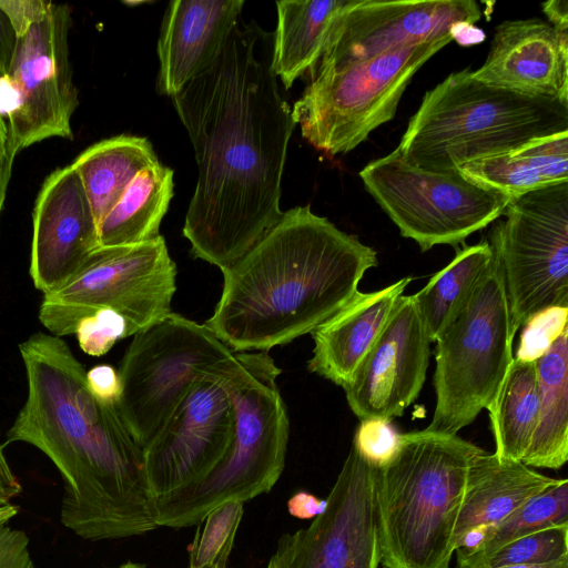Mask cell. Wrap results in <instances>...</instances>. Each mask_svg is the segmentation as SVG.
Returning <instances> with one entry per match:
<instances>
[{
  "instance_id": "obj_24",
  "label": "cell",
  "mask_w": 568,
  "mask_h": 568,
  "mask_svg": "<svg viewBox=\"0 0 568 568\" xmlns=\"http://www.w3.org/2000/svg\"><path fill=\"white\" fill-rule=\"evenodd\" d=\"M351 0L276 2L271 68L285 90L310 71L321 57L328 31Z\"/></svg>"
},
{
  "instance_id": "obj_28",
  "label": "cell",
  "mask_w": 568,
  "mask_h": 568,
  "mask_svg": "<svg viewBox=\"0 0 568 568\" xmlns=\"http://www.w3.org/2000/svg\"><path fill=\"white\" fill-rule=\"evenodd\" d=\"M538 407L536 363L514 358L495 400L487 409L497 457L521 462L536 428Z\"/></svg>"
},
{
  "instance_id": "obj_15",
  "label": "cell",
  "mask_w": 568,
  "mask_h": 568,
  "mask_svg": "<svg viewBox=\"0 0 568 568\" xmlns=\"http://www.w3.org/2000/svg\"><path fill=\"white\" fill-rule=\"evenodd\" d=\"M375 471L352 445L324 511L282 535L266 568H378Z\"/></svg>"
},
{
  "instance_id": "obj_7",
  "label": "cell",
  "mask_w": 568,
  "mask_h": 568,
  "mask_svg": "<svg viewBox=\"0 0 568 568\" xmlns=\"http://www.w3.org/2000/svg\"><path fill=\"white\" fill-rule=\"evenodd\" d=\"M500 265L491 262L443 325L436 343L432 430L457 434L495 400L514 361Z\"/></svg>"
},
{
  "instance_id": "obj_10",
  "label": "cell",
  "mask_w": 568,
  "mask_h": 568,
  "mask_svg": "<svg viewBox=\"0 0 568 568\" xmlns=\"http://www.w3.org/2000/svg\"><path fill=\"white\" fill-rule=\"evenodd\" d=\"M234 352L205 325L171 313L138 332L119 367L118 412L143 448L193 384Z\"/></svg>"
},
{
  "instance_id": "obj_27",
  "label": "cell",
  "mask_w": 568,
  "mask_h": 568,
  "mask_svg": "<svg viewBox=\"0 0 568 568\" xmlns=\"http://www.w3.org/2000/svg\"><path fill=\"white\" fill-rule=\"evenodd\" d=\"M174 171L160 161L145 168L99 224L100 247L142 243L160 235L174 193Z\"/></svg>"
},
{
  "instance_id": "obj_1",
  "label": "cell",
  "mask_w": 568,
  "mask_h": 568,
  "mask_svg": "<svg viewBox=\"0 0 568 568\" xmlns=\"http://www.w3.org/2000/svg\"><path fill=\"white\" fill-rule=\"evenodd\" d=\"M273 34L241 18L215 63L171 97L197 179L184 225L191 253L226 270L281 220L295 128L271 68Z\"/></svg>"
},
{
  "instance_id": "obj_39",
  "label": "cell",
  "mask_w": 568,
  "mask_h": 568,
  "mask_svg": "<svg viewBox=\"0 0 568 568\" xmlns=\"http://www.w3.org/2000/svg\"><path fill=\"white\" fill-rule=\"evenodd\" d=\"M325 507L326 499H321L305 490L297 491L287 500L290 515L298 519H314L324 511Z\"/></svg>"
},
{
  "instance_id": "obj_43",
  "label": "cell",
  "mask_w": 568,
  "mask_h": 568,
  "mask_svg": "<svg viewBox=\"0 0 568 568\" xmlns=\"http://www.w3.org/2000/svg\"><path fill=\"white\" fill-rule=\"evenodd\" d=\"M498 568H568V555L546 562L518 564Z\"/></svg>"
},
{
  "instance_id": "obj_30",
  "label": "cell",
  "mask_w": 568,
  "mask_h": 568,
  "mask_svg": "<svg viewBox=\"0 0 568 568\" xmlns=\"http://www.w3.org/2000/svg\"><path fill=\"white\" fill-rule=\"evenodd\" d=\"M568 524V480L557 481L500 521L484 526L480 541L456 551L457 566L486 556L529 534Z\"/></svg>"
},
{
  "instance_id": "obj_35",
  "label": "cell",
  "mask_w": 568,
  "mask_h": 568,
  "mask_svg": "<svg viewBox=\"0 0 568 568\" xmlns=\"http://www.w3.org/2000/svg\"><path fill=\"white\" fill-rule=\"evenodd\" d=\"M74 335L81 349L91 356L106 354L119 339L130 336L124 317L111 308L82 318Z\"/></svg>"
},
{
  "instance_id": "obj_20",
  "label": "cell",
  "mask_w": 568,
  "mask_h": 568,
  "mask_svg": "<svg viewBox=\"0 0 568 568\" xmlns=\"http://www.w3.org/2000/svg\"><path fill=\"white\" fill-rule=\"evenodd\" d=\"M243 0H175L162 19L156 91L173 97L217 60L237 24Z\"/></svg>"
},
{
  "instance_id": "obj_5",
  "label": "cell",
  "mask_w": 568,
  "mask_h": 568,
  "mask_svg": "<svg viewBox=\"0 0 568 568\" xmlns=\"http://www.w3.org/2000/svg\"><path fill=\"white\" fill-rule=\"evenodd\" d=\"M562 132L568 102L489 85L465 69L424 94L396 150L420 169L453 172Z\"/></svg>"
},
{
  "instance_id": "obj_18",
  "label": "cell",
  "mask_w": 568,
  "mask_h": 568,
  "mask_svg": "<svg viewBox=\"0 0 568 568\" xmlns=\"http://www.w3.org/2000/svg\"><path fill=\"white\" fill-rule=\"evenodd\" d=\"M100 247L98 223L72 165L43 182L32 213L30 276L38 291H57Z\"/></svg>"
},
{
  "instance_id": "obj_38",
  "label": "cell",
  "mask_w": 568,
  "mask_h": 568,
  "mask_svg": "<svg viewBox=\"0 0 568 568\" xmlns=\"http://www.w3.org/2000/svg\"><path fill=\"white\" fill-rule=\"evenodd\" d=\"M87 382L92 394L102 402L116 404L121 394V381L118 371L102 364L87 371Z\"/></svg>"
},
{
  "instance_id": "obj_2",
  "label": "cell",
  "mask_w": 568,
  "mask_h": 568,
  "mask_svg": "<svg viewBox=\"0 0 568 568\" xmlns=\"http://www.w3.org/2000/svg\"><path fill=\"white\" fill-rule=\"evenodd\" d=\"M28 396L6 444L41 450L63 479L60 521L87 540L119 539L158 528L143 448L116 405L97 398L69 345L34 333L19 345Z\"/></svg>"
},
{
  "instance_id": "obj_22",
  "label": "cell",
  "mask_w": 568,
  "mask_h": 568,
  "mask_svg": "<svg viewBox=\"0 0 568 568\" xmlns=\"http://www.w3.org/2000/svg\"><path fill=\"white\" fill-rule=\"evenodd\" d=\"M556 481L521 462L499 458L485 450L477 455L468 470L455 529V549L471 529L500 521Z\"/></svg>"
},
{
  "instance_id": "obj_9",
  "label": "cell",
  "mask_w": 568,
  "mask_h": 568,
  "mask_svg": "<svg viewBox=\"0 0 568 568\" xmlns=\"http://www.w3.org/2000/svg\"><path fill=\"white\" fill-rule=\"evenodd\" d=\"M176 265L162 235L142 243L99 247L63 286L43 295L39 320L52 335H74L101 308L124 317L134 335L172 313Z\"/></svg>"
},
{
  "instance_id": "obj_31",
  "label": "cell",
  "mask_w": 568,
  "mask_h": 568,
  "mask_svg": "<svg viewBox=\"0 0 568 568\" xmlns=\"http://www.w3.org/2000/svg\"><path fill=\"white\" fill-rule=\"evenodd\" d=\"M243 511L244 503L231 500L207 514L190 548L187 568H226Z\"/></svg>"
},
{
  "instance_id": "obj_40",
  "label": "cell",
  "mask_w": 568,
  "mask_h": 568,
  "mask_svg": "<svg viewBox=\"0 0 568 568\" xmlns=\"http://www.w3.org/2000/svg\"><path fill=\"white\" fill-rule=\"evenodd\" d=\"M21 491L22 486L9 466L3 453V446L0 445V501L11 503Z\"/></svg>"
},
{
  "instance_id": "obj_41",
  "label": "cell",
  "mask_w": 568,
  "mask_h": 568,
  "mask_svg": "<svg viewBox=\"0 0 568 568\" xmlns=\"http://www.w3.org/2000/svg\"><path fill=\"white\" fill-rule=\"evenodd\" d=\"M541 10L548 22L562 32H568V1L550 0L541 3Z\"/></svg>"
},
{
  "instance_id": "obj_23",
  "label": "cell",
  "mask_w": 568,
  "mask_h": 568,
  "mask_svg": "<svg viewBox=\"0 0 568 568\" xmlns=\"http://www.w3.org/2000/svg\"><path fill=\"white\" fill-rule=\"evenodd\" d=\"M458 172L510 199L568 182V132L540 138L510 152L471 161Z\"/></svg>"
},
{
  "instance_id": "obj_45",
  "label": "cell",
  "mask_w": 568,
  "mask_h": 568,
  "mask_svg": "<svg viewBox=\"0 0 568 568\" xmlns=\"http://www.w3.org/2000/svg\"><path fill=\"white\" fill-rule=\"evenodd\" d=\"M118 568H146V567L139 562L128 561V562L119 566Z\"/></svg>"
},
{
  "instance_id": "obj_34",
  "label": "cell",
  "mask_w": 568,
  "mask_h": 568,
  "mask_svg": "<svg viewBox=\"0 0 568 568\" xmlns=\"http://www.w3.org/2000/svg\"><path fill=\"white\" fill-rule=\"evenodd\" d=\"M50 1L0 0V77L8 75L19 40Z\"/></svg>"
},
{
  "instance_id": "obj_19",
  "label": "cell",
  "mask_w": 568,
  "mask_h": 568,
  "mask_svg": "<svg viewBox=\"0 0 568 568\" xmlns=\"http://www.w3.org/2000/svg\"><path fill=\"white\" fill-rule=\"evenodd\" d=\"M471 74L489 85L568 102V32L540 18L506 20Z\"/></svg>"
},
{
  "instance_id": "obj_21",
  "label": "cell",
  "mask_w": 568,
  "mask_h": 568,
  "mask_svg": "<svg viewBox=\"0 0 568 568\" xmlns=\"http://www.w3.org/2000/svg\"><path fill=\"white\" fill-rule=\"evenodd\" d=\"M412 277L355 296L312 332L307 369L344 387L383 332Z\"/></svg>"
},
{
  "instance_id": "obj_29",
  "label": "cell",
  "mask_w": 568,
  "mask_h": 568,
  "mask_svg": "<svg viewBox=\"0 0 568 568\" xmlns=\"http://www.w3.org/2000/svg\"><path fill=\"white\" fill-rule=\"evenodd\" d=\"M491 258L493 251L487 241L466 246L447 266L434 274L420 291L413 294L430 342H434Z\"/></svg>"
},
{
  "instance_id": "obj_14",
  "label": "cell",
  "mask_w": 568,
  "mask_h": 568,
  "mask_svg": "<svg viewBox=\"0 0 568 568\" xmlns=\"http://www.w3.org/2000/svg\"><path fill=\"white\" fill-rule=\"evenodd\" d=\"M481 17L474 0H351L335 18L312 69L335 68L444 38L473 45L485 39L475 26Z\"/></svg>"
},
{
  "instance_id": "obj_13",
  "label": "cell",
  "mask_w": 568,
  "mask_h": 568,
  "mask_svg": "<svg viewBox=\"0 0 568 568\" xmlns=\"http://www.w3.org/2000/svg\"><path fill=\"white\" fill-rule=\"evenodd\" d=\"M71 8L50 2L19 40L8 78L16 94L9 146L17 153L49 138L72 139L79 105L70 61Z\"/></svg>"
},
{
  "instance_id": "obj_16",
  "label": "cell",
  "mask_w": 568,
  "mask_h": 568,
  "mask_svg": "<svg viewBox=\"0 0 568 568\" xmlns=\"http://www.w3.org/2000/svg\"><path fill=\"white\" fill-rule=\"evenodd\" d=\"M220 368L193 384L143 446L146 479L154 500L203 480L231 446L235 416L217 376Z\"/></svg>"
},
{
  "instance_id": "obj_8",
  "label": "cell",
  "mask_w": 568,
  "mask_h": 568,
  "mask_svg": "<svg viewBox=\"0 0 568 568\" xmlns=\"http://www.w3.org/2000/svg\"><path fill=\"white\" fill-rule=\"evenodd\" d=\"M450 41L397 47L366 60L310 70L311 80L292 106L302 136L329 158L351 152L395 116L415 73Z\"/></svg>"
},
{
  "instance_id": "obj_25",
  "label": "cell",
  "mask_w": 568,
  "mask_h": 568,
  "mask_svg": "<svg viewBox=\"0 0 568 568\" xmlns=\"http://www.w3.org/2000/svg\"><path fill=\"white\" fill-rule=\"evenodd\" d=\"M158 162L146 138L128 134L101 140L75 158L71 165L82 182L98 227L139 172Z\"/></svg>"
},
{
  "instance_id": "obj_44",
  "label": "cell",
  "mask_w": 568,
  "mask_h": 568,
  "mask_svg": "<svg viewBox=\"0 0 568 568\" xmlns=\"http://www.w3.org/2000/svg\"><path fill=\"white\" fill-rule=\"evenodd\" d=\"M9 151V133L8 126L0 115V159H2Z\"/></svg>"
},
{
  "instance_id": "obj_11",
  "label": "cell",
  "mask_w": 568,
  "mask_h": 568,
  "mask_svg": "<svg viewBox=\"0 0 568 568\" xmlns=\"http://www.w3.org/2000/svg\"><path fill=\"white\" fill-rule=\"evenodd\" d=\"M489 241L504 278L510 332L536 313L568 306V182L510 199Z\"/></svg>"
},
{
  "instance_id": "obj_37",
  "label": "cell",
  "mask_w": 568,
  "mask_h": 568,
  "mask_svg": "<svg viewBox=\"0 0 568 568\" xmlns=\"http://www.w3.org/2000/svg\"><path fill=\"white\" fill-rule=\"evenodd\" d=\"M0 568H40L32 557L28 535L10 521L0 524Z\"/></svg>"
},
{
  "instance_id": "obj_36",
  "label": "cell",
  "mask_w": 568,
  "mask_h": 568,
  "mask_svg": "<svg viewBox=\"0 0 568 568\" xmlns=\"http://www.w3.org/2000/svg\"><path fill=\"white\" fill-rule=\"evenodd\" d=\"M400 433L392 419H362L354 435L353 446L374 467H383L394 456Z\"/></svg>"
},
{
  "instance_id": "obj_26",
  "label": "cell",
  "mask_w": 568,
  "mask_h": 568,
  "mask_svg": "<svg viewBox=\"0 0 568 568\" xmlns=\"http://www.w3.org/2000/svg\"><path fill=\"white\" fill-rule=\"evenodd\" d=\"M539 407L536 428L521 463L559 469L568 459V329L536 362Z\"/></svg>"
},
{
  "instance_id": "obj_4",
  "label": "cell",
  "mask_w": 568,
  "mask_h": 568,
  "mask_svg": "<svg viewBox=\"0 0 568 568\" xmlns=\"http://www.w3.org/2000/svg\"><path fill=\"white\" fill-rule=\"evenodd\" d=\"M479 446L428 428L400 434L375 471L374 504L384 568H450L468 470Z\"/></svg>"
},
{
  "instance_id": "obj_33",
  "label": "cell",
  "mask_w": 568,
  "mask_h": 568,
  "mask_svg": "<svg viewBox=\"0 0 568 568\" xmlns=\"http://www.w3.org/2000/svg\"><path fill=\"white\" fill-rule=\"evenodd\" d=\"M568 306H551L534 314L520 328L515 359L536 363L568 329Z\"/></svg>"
},
{
  "instance_id": "obj_32",
  "label": "cell",
  "mask_w": 568,
  "mask_h": 568,
  "mask_svg": "<svg viewBox=\"0 0 568 568\" xmlns=\"http://www.w3.org/2000/svg\"><path fill=\"white\" fill-rule=\"evenodd\" d=\"M567 555L568 524H565L524 536L457 568H498L518 564L546 562Z\"/></svg>"
},
{
  "instance_id": "obj_12",
  "label": "cell",
  "mask_w": 568,
  "mask_h": 568,
  "mask_svg": "<svg viewBox=\"0 0 568 568\" xmlns=\"http://www.w3.org/2000/svg\"><path fill=\"white\" fill-rule=\"evenodd\" d=\"M359 178L402 236L415 241L423 252L464 242L500 217L510 201L458 171L420 169L396 149L367 163Z\"/></svg>"
},
{
  "instance_id": "obj_3",
  "label": "cell",
  "mask_w": 568,
  "mask_h": 568,
  "mask_svg": "<svg viewBox=\"0 0 568 568\" xmlns=\"http://www.w3.org/2000/svg\"><path fill=\"white\" fill-rule=\"evenodd\" d=\"M376 251L310 205L284 211L244 256L222 271L204 323L233 352H267L312 333L358 292Z\"/></svg>"
},
{
  "instance_id": "obj_6",
  "label": "cell",
  "mask_w": 568,
  "mask_h": 568,
  "mask_svg": "<svg viewBox=\"0 0 568 568\" xmlns=\"http://www.w3.org/2000/svg\"><path fill=\"white\" fill-rule=\"evenodd\" d=\"M267 352H234L217 372L234 409V436L216 467L200 483L154 501L158 527L200 525L217 506L245 503L272 490L284 466L290 422Z\"/></svg>"
},
{
  "instance_id": "obj_42",
  "label": "cell",
  "mask_w": 568,
  "mask_h": 568,
  "mask_svg": "<svg viewBox=\"0 0 568 568\" xmlns=\"http://www.w3.org/2000/svg\"><path fill=\"white\" fill-rule=\"evenodd\" d=\"M17 154L18 153L9 146L8 153L0 159V215L11 178L13 161Z\"/></svg>"
},
{
  "instance_id": "obj_46",
  "label": "cell",
  "mask_w": 568,
  "mask_h": 568,
  "mask_svg": "<svg viewBox=\"0 0 568 568\" xmlns=\"http://www.w3.org/2000/svg\"><path fill=\"white\" fill-rule=\"evenodd\" d=\"M2 504H4V503H1V501H0V506H1Z\"/></svg>"
},
{
  "instance_id": "obj_17",
  "label": "cell",
  "mask_w": 568,
  "mask_h": 568,
  "mask_svg": "<svg viewBox=\"0 0 568 568\" xmlns=\"http://www.w3.org/2000/svg\"><path fill=\"white\" fill-rule=\"evenodd\" d=\"M430 339L413 295H402L379 337L343 387L362 420L402 416L423 388Z\"/></svg>"
}]
</instances>
